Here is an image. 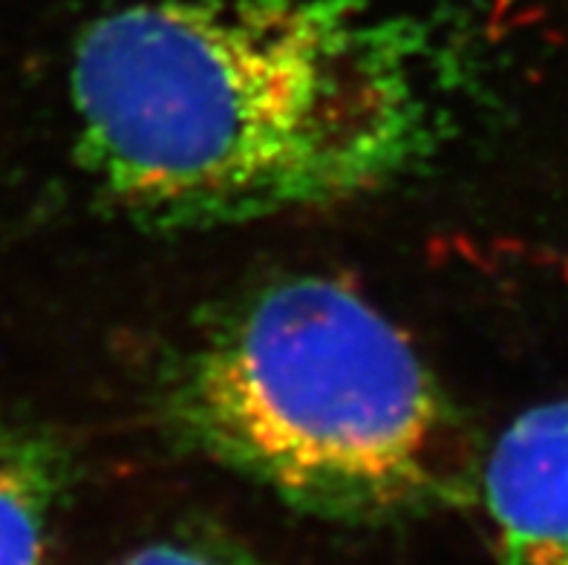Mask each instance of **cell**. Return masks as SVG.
I'll return each instance as SVG.
<instances>
[{
	"instance_id": "obj_3",
	"label": "cell",
	"mask_w": 568,
	"mask_h": 565,
	"mask_svg": "<svg viewBox=\"0 0 568 565\" xmlns=\"http://www.w3.org/2000/svg\"><path fill=\"white\" fill-rule=\"evenodd\" d=\"M505 565H568V395L517 415L483 465Z\"/></svg>"
},
{
	"instance_id": "obj_4",
	"label": "cell",
	"mask_w": 568,
	"mask_h": 565,
	"mask_svg": "<svg viewBox=\"0 0 568 565\" xmlns=\"http://www.w3.org/2000/svg\"><path fill=\"white\" fill-rule=\"evenodd\" d=\"M70 458L52 436L0 424V565H43Z\"/></svg>"
},
{
	"instance_id": "obj_1",
	"label": "cell",
	"mask_w": 568,
	"mask_h": 565,
	"mask_svg": "<svg viewBox=\"0 0 568 565\" xmlns=\"http://www.w3.org/2000/svg\"><path fill=\"white\" fill-rule=\"evenodd\" d=\"M447 67L373 0H128L75 43L79 153L153 229L349 200L439 148Z\"/></svg>"
},
{
	"instance_id": "obj_2",
	"label": "cell",
	"mask_w": 568,
	"mask_h": 565,
	"mask_svg": "<svg viewBox=\"0 0 568 565\" xmlns=\"http://www.w3.org/2000/svg\"><path fill=\"white\" fill-rule=\"evenodd\" d=\"M182 442L303 514L382 523L465 491L459 413L396 323L329 278H286L202 326L165 381Z\"/></svg>"
},
{
	"instance_id": "obj_5",
	"label": "cell",
	"mask_w": 568,
	"mask_h": 565,
	"mask_svg": "<svg viewBox=\"0 0 568 565\" xmlns=\"http://www.w3.org/2000/svg\"><path fill=\"white\" fill-rule=\"evenodd\" d=\"M115 565H266L263 559L245 552L243 545L231 543L220 534L185 531L173 537L148 543Z\"/></svg>"
}]
</instances>
